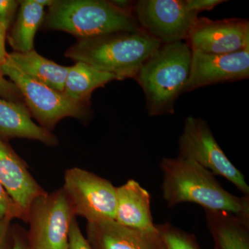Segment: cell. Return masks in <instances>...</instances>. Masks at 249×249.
Segmentation results:
<instances>
[{
  "label": "cell",
  "mask_w": 249,
  "mask_h": 249,
  "mask_svg": "<svg viewBox=\"0 0 249 249\" xmlns=\"http://www.w3.org/2000/svg\"><path fill=\"white\" fill-rule=\"evenodd\" d=\"M6 217H7L6 211H5L4 208L0 205V219H3V218Z\"/></svg>",
  "instance_id": "f546056e"
},
{
  "label": "cell",
  "mask_w": 249,
  "mask_h": 249,
  "mask_svg": "<svg viewBox=\"0 0 249 249\" xmlns=\"http://www.w3.org/2000/svg\"><path fill=\"white\" fill-rule=\"evenodd\" d=\"M37 1V3H38L39 4L41 5V6H43L44 8L45 6H49L50 7L53 3V0H36Z\"/></svg>",
  "instance_id": "f1b7e54d"
},
{
  "label": "cell",
  "mask_w": 249,
  "mask_h": 249,
  "mask_svg": "<svg viewBox=\"0 0 249 249\" xmlns=\"http://www.w3.org/2000/svg\"><path fill=\"white\" fill-rule=\"evenodd\" d=\"M160 168L163 198L170 207L194 203L204 210L229 213L249 222V196L240 197L226 191L209 170L180 156L162 159Z\"/></svg>",
  "instance_id": "6da1fadb"
},
{
  "label": "cell",
  "mask_w": 249,
  "mask_h": 249,
  "mask_svg": "<svg viewBox=\"0 0 249 249\" xmlns=\"http://www.w3.org/2000/svg\"><path fill=\"white\" fill-rule=\"evenodd\" d=\"M0 181L10 196L20 208L26 218L42 189L27 169V165L0 137Z\"/></svg>",
  "instance_id": "4fadbf2b"
},
{
  "label": "cell",
  "mask_w": 249,
  "mask_h": 249,
  "mask_svg": "<svg viewBox=\"0 0 249 249\" xmlns=\"http://www.w3.org/2000/svg\"><path fill=\"white\" fill-rule=\"evenodd\" d=\"M0 205L4 208L7 214V217L10 219L19 218L27 221V218L24 215V213L8 194L4 186L1 184V181H0Z\"/></svg>",
  "instance_id": "44dd1931"
},
{
  "label": "cell",
  "mask_w": 249,
  "mask_h": 249,
  "mask_svg": "<svg viewBox=\"0 0 249 249\" xmlns=\"http://www.w3.org/2000/svg\"><path fill=\"white\" fill-rule=\"evenodd\" d=\"M249 78V47L227 54L192 52L191 71L184 92Z\"/></svg>",
  "instance_id": "8fae6325"
},
{
  "label": "cell",
  "mask_w": 249,
  "mask_h": 249,
  "mask_svg": "<svg viewBox=\"0 0 249 249\" xmlns=\"http://www.w3.org/2000/svg\"><path fill=\"white\" fill-rule=\"evenodd\" d=\"M114 80L116 78L113 75L98 71L84 62H78L69 68L63 93L73 101L89 104L95 89Z\"/></svg>",
  "instance_id": "ac0fdd59"
},
{
  "label": "cell",
  "mask_w": 249,
  "mask_h": 249,
  "mask_svg": "<svg viewBox=\"0 0 249 249\" xmlns=\"http://www.w3.org/2000/svg\"><path fill=\"white\" fill-rule=\"evenodd\" d=\"M75 215L63 188L36 198L27 217L31 249H68L70 228Z\"/></svg>",
  "instance_id": "5b68a950"
},
{
  "label": "cell",
  "mask_w": 249,
  "mask_h": 249,
  "mask_svg": "<svg viewBox=\"0 0 249 249\" xmlns=\"http://www.w3.org/2000/svg\"><path fill=\"white\" fill-rule=\"evenodd\" d=\"M0 97L12 101L21 102L24 101L20 91L11 80H6L0 72Z\"/></svg>",
  "instance_id": "7402d4cb"
},
{
  "label": "cell",
  "mask_w": 249,
  "mask_h": 249,
  "mask_svg": "<svg viewBox=\"0 0 249 249\" xmlns=\"http://www.w3.org/2000/svg\"><path fill=\"white\" fill-rule=\"evenodd\" d=\"M11 219L7 217L0 219V249H5Z\"/></svg>",
  "instance_id": "484cf974"
},
{
  "label": "cell",
  "mask_w": 249,
  "mask_h": 249,
  "mask_svg": "<svg viewBox=\"0 0 249 249\" xmlns=\"http://www.w3.org/2000/svg\"><path fill=\"white\" fill-rule=\"evenodd\" d=\"M114 220L131 229L157 231L150 209V194L135 180L129 179L116 188Z\"/></svg>",
  "instance_id": "5bb4252c"
},
{
  "label": "cell",
  "mask_w": 249,
  "mask_h": 249,
  "mask_svg": "<svg viewBox=\"0 0 249 249\" xmlns=\"http://www.w3.org/2000/svg\"><path fill=\"white\" fill-rule=\"evenodd\" d=\"M68 249H92L80 231L78 222L75 219L70 228V246Z\"/></svg>",
  "instance_id": "cb8c5ba5"
},
{
  "label": "cell",
  "mask_w": 249,
  "mask_h": 249,
  "mask_svg": "<svg viewBox=\"0 0 249 249\" xmlns=\"http://www.w3.org/2000/svg\"><path fill=\"white\" fill-rule=\"evenodd\" d=\"M225 1L224 0H186V4L188 9L199 14L201 11H211Z\"/></svg>",
  "instance_id": "d4e9b609"
},
{
  "label": "cell",
  "mask_w": 249,
  "mask_h": 249,
  "mask_svg": "<svg viewBox=\"0 0 249 249\" xmlns=\"http://www.w3.org/2000/svg\"><path fill=\"white\" fill-rule=\"evenodd\" d=\"M6 61L29 78L63 92L70 67H63L42 56L35 50L7 53Z\"/></svg>",
  "instance_id": "2e32d148"
},
{
  "label": "cell",
  "mask_w": 249,
  "mask_h": 249,
  "mask_svg": "<svg viewBox=\"0 0 249 249\" xmlns=\"http://www.w3.org/2000/svg\"><path fill=\"white\" fill-rule=\"evenodd\" d=\"M192 50L186 42L161 45L139 70L136 80L145 94L150 116L173 114L189 78Z\"/></svg>",
  "instance_id": "3957f363"
},
{
  "label": "cell",
  "mask_w": 249,
  "mask_h": 249,
  "mask_svg": "<svg viewBox=\"0 0 249 249\" xmlns=\"http://www.w3.org/2000/svg\"><path fill=\"white\" fill-rule=\"evenodd\" d=\"M45 26L79 39L142 30L133 15L104 0L54 1L46 16Z\"/></svg>",
  "instance_id": "277c9868"
},
{
  "label": "cell",
  "mask_w": 249,
  "mask_h": 249,
  "mask_svg": "<svg viewBox=\"0 0 249 249\" xmlns=\"http://www.w3.org/2000/svg\"><path fill=\"white\" fill-rule=\"evenodd\" d=\"M133 16L140 29L161 45L186 40L198 18L186 0H139L134 2Z\"/></svg>",
  "instance_id": "9c48e42d"
},
{
  "label": "cell",
  "mask_w": 249,
  "mask_h": 249,
  "mask_svg": "<svg viewBox=\"0 0 249 249\" xmlns=\"http://www.w3.org/2000/svg\"><path fill=\"white\" fill-rule=\"evenodd\" d=\"M10 249H31L30 246L28 245L19 236L16 235L14 238V243Z\"/></svg>",
  "instance_id": "83f0119b"
},
{
  "label": "cell",
  "mask_w": 249,
  "mask_h": 249,
  "mask_svg": "<svg viewBox=\"0 0 249 249\" xmlns=\"http://www.w3.org/2000/svg\"><path fill=\"white\" fill-rule=\"evenodd\" d=\"M63 190L75 214L88 222L114 220L116 188L110 181L88 170L73 168L65 174Z\"/></svg>",
  "instance_id": "ba28073f"
},
{
  "label": "cell",
  "mask_w": 249,
  "mask_h": 249,
  "mask_svg": "<svg viewBox=\"0 0 249 249\" xmlns=\"http://www.w3.org/2000/svg\"><path fill=\"white\" fill-rule=\"evenodd\" d=\"M192 52L227 54L249 47V22L242 18L198 17L186 39Z\"/></svg>",
  "instance_id": "30bf717a"
},
{
  "label": "cell",
  "mask_w": 249,
  "mask_h": 249,
  "mask_svg": "<svg viewBox=\"0 0 249 249\" xmlns=\"http://www.w3.org/2000/svg\"><path fill=\"white\" fill-rule=\"evenodd\" d=\"M0 72L16 85L31 114L44 128H53L65 117L84 119L89 113L88 104L73 101L63 92L29 78L6 60Z\"/></svg>",
  "instance_id": "8992f818"
},
{
  "label": "cell",
  "mask_w": 249,
  "mask_h": 249,
  "mask_svg": "<svg viewBox=\"0 0 249 249\" xmlns=\"http://www.w3.org/2000/svg\"><path fill=\"white\" fill-rule=\"evenodd\" d=\"M20 1L0 0V24L9 29Z\"/></svg>",
  "instance_id": "603a6c76"
},
{
  "label": "cell",
  "mask_w": 249,
  "mask_h": 249,
  "mask_svg": "<svg viewBox=\"0 0 249 249\" xmlns=\"http://www.w3.org/2000/svg\"><path fill=\"white\" fill-rule=\"evenodd\" d=\"M160 45L145 31H124L78 39L65 56L113 75L116 80L136 79L142 65Z\"/></svg>",
  "instance_id": "7a4b0ae2"
},
{
  "label": "cell",
  "mask_w": 249,
  "mask_h": 249,
  "mask_svg": "<svg viewBox=\"0 0 249 249\" xmlns=\"http://www.w3.org/2000/svg\"><path fill=\"white\" fill-rule=\"evenodd\" d=\"M7 31V28L2 24H0V67L6 61V55L8 53H6V49H5Z\"/></svg>",
  "instance_id": "4316f807"
},
{
  "label": "cell",
  "mask_w": 249,
  "mask_h": 249,
  "mask_svg": "<svg viewBox=\"0 0 249 249\" xmlns=\"http://www.w3.org/2000/svg\"><path fill=\"white\" fill-rule=\"evenodd\" d=\"M214 249H249V222L235 214L204 210Z\"/></svg>",
  "instance_id": "e0dca14e"
},
{
  "label": "cell",
  "mask_w": 249,
  "mask_h": 249,
  "mask_svg": "<svg viewBox=\"0 0 249 249\" xmlns=\"http://www.w3.org/2000/svg\"><path fill=\"white\" fill-rule=\"evenodd\" d=\"M19 4L17 19L6 37L15 52L24 53L34 50V39L43 20L45 8L36 0H24Z\"/></svg>",
  "instance_id": "d6986e66"
},
{
  "label": "cell",
  "mask_w": 249,
  "mask_h": 249,
  "mask_svg": "<svg viewBox=\"0 0 249 249\" xmlns=\"http://www.w3.org/2000/svg\"><path fill=\"white\" fill-rule=\"evenodd\" d=\"M165 249H200L196 237L170 223L156 225Z\"/></svg>",
  "instance_id": "ffe728a7"
},
{
  "label": "cell",
  "mask_w": 249,
  "mask_h": 249,
  "mask_svg": "<svg viewBox=\"0 0 249 249\" xmlns=\"http://www.w3.org/2000/svg\"><path fill=\"white\" fill-rule=\"evenodd\" d=\"M178 151L180 157L193 160L214 175L225 178L249 196V186L243 174L228 159L204 119L186 118L178 139Z\"/></svg>",
  "instance_id": "52a82bcc"
},
{
  "label": "cell",
  "mask_w": 249,
  "mask_h": 249,
  "mask_svg": "<svg viewBox=\"0 0 249 249\" xmlns=\"http://www.w3.org/2000/svg\"><path fill=\"white\" fill-rule=\"evenodd\" d=\"M0 137L33 139L46 145H55L58 139L48 129L37 125L31 119L23 102H12L0 97Z\"/></svg>",
  "instance_id": "9a60e30c"
},
{
  "label": "cell",
  "mask_w": 249,
  "mask_h": 249,
  "mask_svg": "<svg viewBox=\"0 0 249 249\" xmlns=\"http://www.w3.org/2000/svg\"><path fill=\"white\" fill-rule=\"evenodd\" d=\"M88 242L92 249H165L158 231H145L115 220L88 222Z\"/></svg>",
  "instance_id": "7c38bea8"
}]
</instances>
